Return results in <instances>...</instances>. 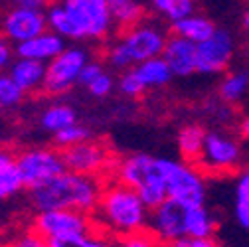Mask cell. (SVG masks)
I'll return each mask as SVG.
<instances>
[{
    "mask_svg": "<svg viewBox=\"0 0 249 247\" xmlns=\"http://www.w3.org/2000/svg\"><path fill=\"white\" fill-rule=\"evenodd\" d=\"M48 30L64 40L103 42L113 32L109 0H66L48 4Z\"/></svg>",
    "mask_w": 249,
    "mask_h": 247,
    "instance_id": "obj_1",
    "label": "cell"
},
{
    "mask_svg": "<svg viewBox=\"0 0 249 247\" xmlns=\"http://www.w3.org/2000/svg\"><path fill=\"white\" fill-rule=\"evenodd\" d=\"M148 215L150 210L135 190L109 178L93 212V222L99 231L113 239H121L148 229Z\"/></svg>",
    "mask_w": 249,
    "mask_h": 247,
    "instance_id": "obj_2",
    "label": "cell"
},
{
    "mask_svg": "<svg viewBox=\"0 0 249 247\" xmlns=\"http://www.w3.org/2000/svg\"><path fill=\"white\" fill-rule=\"evenodd\" d=\"M105 184L107 178L64 172L50 184H46L44 188L30 192V202H32L36 213L53 210H71L93 215L105 190Z\"/></svg>",
    "mask_w": 249,
    "mask_h": 247,
    "instance_id": "obj_3",
    "label": "cell"
},
{
    "mask_svg": "<svg viewBox=\"0 0 249 247\" xmlns=\"http://www.w3.org/2000/svg\"><path fill=\"white\" fill-rule=\"evenodd\" d=\"M168 34H164L159 26L150 22H142L137 28H131L127 32H121L117 42H113L107 52L105 59L113 70L129 71L139 64H144L148 59L162 57Z\"/></svg>",
    "mask_w": 249,
    "mask_h": 247,
    "instance_id": "obj_4",
    "label": "cell"
},
{
    "mask_svg": "<svg viewBox=\"0 0 249 247\" xmlns=\"http://www.w3.org/2000/svg\"><path fill=\"white\" fill-rule=\"evenodd\" d=\"M109 178L135 190L148 210L159 208L164 200H168L166 184L159 170V162L146 152H135L115 160Z\"/></svg>",
    "mask_w": 249,
    "mask_h": 247,
    "instance_id": "obj_5",
    "label": "cell"
},
{
    "mask_svg": "<svg viewBox=\"0 0 249 247\" xmlns=\"http://www.w3.org/2000/svg\"><path fill=\"white\" fill-rule=\"evenodd\" d=\"M159 170L166 184V194L170 200L186 206H206V182L198 166L174 159H157Z\"/></svg>",
    "mask_w": 249,
    "mask_h": 247,
    "instance_id": "obj_6",
    "label": "cell"
},
{
    "mask_svg": "<svg viewBox=\"0 0 249 247\" xmlns=\"http://www.w3.org/2000/svg\"><path fill=\"white\" fill-rule=\"evenodd\" d=\"M16 162H18L24 190H30V192L44 188L46 184H50L57 176L68 172L64 159H61V150L52 146L24 148L22 152L16 154Z\"/></svg>",
    "mask_w": 249,
    "mask_h": 247,
    "instance_id": "obj_7",
    "label": "cell"
},
{
    "mask_svg": "<svg viewBox=\"0 0 249 247\" xmlns=\"http://www.w3.org/2000/svg\"><path fill=\"white\" fill-rule=\"evenodd\" d=\"M30 228L38 231L48 241L83 237V235L97 231L93 215H87L81 212H71V210L38 212L32 218V226Z\"/></svg>",
    "mask_w": 249,
    "mask_h": 247,
    "instance_id": "obj_8",
    "label": "cell"
},
{
    "mask_svg": "<svg viewBox=\"0 0 249 247\" xmlns=\"http://www.w3.org/2000/svg\"><path fill=\"white\" fill-rule=\"evenodd\" d=\"M91 61V55L81 46L66 48L64 53H59L53 61L48 64L44 91L50 95H61L75 83H79V75L83 68Z\"/></svg>",
    "mask_w": 249,
    "mask_h": 247,
    "instance_id": "obj_9",
    "label": "cell"
},
{
    "mask_svg": "<svg viewBox=\"0 0 249 247\" xmlns=\"http://www.w3.org/2000/svg\"><path fill=\"white\" fill-rule=\"evenodd\" d=\"M61 159L68 168V172L85 174V176H99L107 178L113 170V157L109 148L99 141H85L71 148L61 150Z\"/></svg>",
    "mask_w": 249,
    "mask_h": 247,
    "instance_id": "obj_10",
    "label": "cell"
},
{
    "mask_svg": "<svg viewBox=\"0 0 249 247\" xmlns=\"http://www.w3.org/2000/svg\"><path fill=\"white\" fill-rule=\"evenodd\" d=\"M241 160V146L237 139L222 131H210L204 141L202 159L198 162L200 170L206 172H230Z\"/></svg>",
    "mask_w": 249,
    "mask_h": 247,
    "instance_id": "obj_11",
    "label": "cell"
},
{
    "mask_svg": "<svg viewBox=\"0 0 249 247\" xmlns=\"http://www.w3.org/2000/svg\"><path fill=\"white\" fill-rule=\"evenodd\" d=\"M48 10V8H46ZM46 10H34V8H24L20 4L12 6L4 18H2V36L10 44H24L32 40L48 30V18Z\"/></svg>",
    "mask_w": 249,
    "mask_h": 247,
    "instance_id": "obj_12",
    "label": "cell"
},
{
    "mask_svg": "<svg viewBox=\"0 0 249 247\" xmlns=\"http://www.w3.org/2000/svg\"><path fill=\"white\" fill-rule=\"evenodd\" d=\"M235 53V40L224 28L215 32L202 44H198V73L215 75L222 73Z\"/></svg>",
    "mask_w": 249,
    "mask_h": 247,
    "instance_id": "obj_13",
    "label": "cell"
},
{
    "mask_svg": "<svg viewBox=\"0 0 249 247\" xmlns=\"http://www.w3.org/2000/svg\"><path fill=\"white\" fill-rule=\"evenodd\" d=\"M148 231L154 237H159L164 245L186 237V206L170 198L164 200L159 208L150 210Z\"/></svg>",
    "mask_w": 249,
    "mask_h": 247,
    "instance_id": "obj_14",
    "label": "cell"
},
{
    "mask_svg": "<svg viewBox=\"0 0 249 247\" xmlns=\"http://www.w3.org/2000/svg\"><path fill=\"white\" fill-rule=\"evenodd\" d=\"M162 59L174 77H190L198 73V46L174 34H168Z\"/></svg>",
    "mask_w": 249,
    "mask_h": 247,
    "instance_id": "obj_15",
    "label": "cell"
},
{
    "mask_svg": "<svg viewBox=\"0 0 249 247\" xmlns=\"http://www.w3.org/2000/svg\"><path fill=\"white\" fill-rule=\"evenodd\" d=\"M66 40L59 38L57 34L50 32V30H46L44 34L28 40L24 44H18L14 48L18 59H32V61H40V64H50V61H53L59 53L66 52Z\"/></svg>",
    "mask_w": 249,
    "mask_h": 247,
    "instance_id": "obj_16",
    "label": "cell"
},
{
    "mask_svg": "<svg viewBox=\"0 0 249 247\" xmlns=\"http://www.w3.org/2000/svg\"><path fill=\"white\" fill-rule=\"evenodd\" d=\"M46 71H48V66L40 64V61L16 59L10 66L8 75L12 77V81L24 91V95H26V93H36V91L44 89Z\"/></svg>",
    "mask_w": 249,
    "mask_h": 247,
    "instance_id": "obj_17",
    "label": "cell"
},
{
    "mask_svg": "<svg viewBox=\"0 0 249 247\" xmlns=\"http://www.w3.org/2000/svg\"><path fill=\"white\" fill-rule=\"evenodd\" d=\"M206 135H208V131L202 125H198V123H188V125H184L178 131L176 144H178V152L184 162L198 166V162L202 159Z\"/></svg>",
    "mask_w": 249,
    "mask_h": 247,
    "instance_id": "obj_18",
    "label": "cell"
},
{
    "mask_svg": "<svg viewBox=\"0 0 249 247\" xmlns=\"http://www.w3.org/2000/svg\"><path fill=\"white\" fill-rule=\"evenodd\" d=\"M24 190L20 178L16 152L10 148H0V202L10 200Z\"/></svg>",
    "mask_w": 249,
    "mask_h": 247,
    "instance_id": "obj_19",
    "label": "cell"
},
{
    "mask_svg": "<svg viewBox=\"0 0 249 247\" xmlns=\"http://www.w3.org/2000/svg\"><path fill=\"white\" fill-rule=\"evenodd\" d=\"M109 12L113 24L127 32L131 28H137L146 18V4L137 2V0H109Z\"/></svg>",
    "mask_w": 249,
    "mask_h": 247,
    "instance_id": "obj_20",
    "label": "cell"
},
{
    "mask_svg": "<svg viewBox=\"0 0 249 247\" xmlns=\"http://www.w3.org/2000/svg\"><path fill=\"white\" fill-rule=\"evenodd\" d=\"M170 30H172L174 36L184 38V40H188V42H192V44L198 46V44L206 42L217 28H215V24H213L210 18H206L204 14H192V16H188V18H184V20L172 24Z\"/></svg>",
    "mask_w": 249,
    "mask_h": 247,
    "instance_id": "obj_21",
    "label": "cell"
},
{
    "mask_svg": "<svg viewBox=\"0 0 249 247\" xmlns=\"http://www.w3.org/2000/svg\"><path fill=\"white\" fill-rule=\"evenodd\" d=\"M215 228H217V222L206 206L186 208V237L208 239V237H213Z\"/></svg>",
    "mask_w": 249,
    "mask_h": 247,
    "instance_id": "obj_22",
    "label": "cell"
},
{
    "mask_svg": "<svg viewBox=\"0 0 249 247\" xmlns=\"http://www.w3.org/2000/svg\"><path fill=\"white\" fill-rule=\"evenodd\" d=\"M137 79L141 81V85L146 89H157V87H164L170 83V79L174 77L170 68L166 66V61L162 57L157 59H148L144 64H139L133 68Z\"/></svg>",
    "mask_w": 249,
    "mask_h": 247,
    "instance_id": "obj_23",
    "label": "cell"
},
{
    "mask_svg": "<svg viewBox=\"0 0 249 247\" xmlns=\"http://www.w3.org/2000/svg\"><path fill=\"white\" fill-rule=\"evenodd\" d=\"M40 123H42V127L50 133H59V131H64L71 125H77V113L71 105L68 103H55L52 107H48L42 117H40Z\"/></svg>",
    "mask_w": 249,
    "mask_h": 247,
    "instance_id": "obj_24",
    "label": "cell"
},
{
    "mask_svg": "<svg viewBox=\"0 0 249 247\" xmlns=\"http://www.w3.org/2000/svg\"><path fill=\"white\" fill-rule=\"evenodd\" d=\"M247 93H249V70L231 71L220 83V97L230 105L239 103Z\"/></svg>",
    "mask_w": 249,
    "mask_h": 247,
    "instance_id": "obj_25",
    "label": "cell"
},
{
    "mask_svg": "<svg viewBox=\"0 0 249 247\" xmlns=\"http://www.w3.org/2000/svg\"><path fill=\"white\" fill-rule=\"evenodd\" d=\"M148 8L168 20L170 26L196 14V2H192V0H154L148 4Z\"/></svg>",
    "mask_w": 249,
    "mask_h": 247,
    "instance_id": "obj_26",
    "label": "cell"
},
{
    "mask_svg": "<svg viewBox=\"0 0 249 247\" xmlns=\"http://www.w3.org/2000/svg\"><path fill=\"white\" fill-rule=\"evenodd\" d=\"M235 222L249 231V166L239 174L235 184Z\"/></svg>",
    "mask_w": 249,
    "mask_h": 247,
    "instance_id": "obj_27",
    "label": "cell"
},
{
    "mask_svg": "<svg viewBox=\"0 0 249 247\" xmlns=\"http://www.w3.org/2000/svg\"><path fill=\"white\" fill-rule=\"evenodd\" d=\"M52 247H117V239L109 237L103 231H93L83 237H71V239H55L50 241Z\"/></svg>",
    "mask_w": 249,
    "mask_h": 247,
    "instance_id": "obj_28",
    "label": "cell"
},
{
    "mask_svg": "<svg viewBox=\"0 0 249 247\" xmlns=\"http://www.w3.org/2000/svg\"><path fill=\"white\" fill-rule=\"evenodd\" d=\"M85 141H91V133H89L87 127L79 125V123H77V125H71V127H68V129H64V131H59V133L53 135V146H55L57 150L71 148V146L81 144V142H85Z\"/></svg>",
    "mask_w": 249,
    "mask_h": 247,
    "instance_id": "obj_29",
    "label": "cell"
},
{
    "mask_svg": "<svg viewBox=\"0 0 249 247\" xmlns=\"http://www.w3.org/2000/svg\"><path fill=\"white\" fill-rule=\"evenodd\" d=\"M24 99V91L12 81L8 73H0V105L2 107H16Z\"/></svg>",
    "mask_w": 249,
    "mask_h": 247,
    "instance_id": "obj_30",
    "label": "cell"
},
{
    "mask_svg": "<svg viewBox=\"0 0 249 247\" xmlns=\"http://www.w3.org/2000/svg\"><path fill=\"white\" fill-rule=\"evenodd\" d=\"M0 247H52V245L38 231H34L32 228H28V229L12 235L4 243H0Z\"/></svg>",
    "mask_w": 249,
    "mask_h": 247,
    "instance_id": "obj_31",
    "label": "cell"
},
{
    "mask_svg": "<svg viewBox=\"0 0 249 247\" xmlns=\"http://www.w3.org/2000/svg\"><path fill=\"white\" fill-rule=\"evenodd\" d=\"M117 247H166V245L159 237H154L148 229H144V231L117 239Z\"/></svg>",
    "mask_w": 249,
    "mask_h": 247,
    "instance_id": "obj_32",
    "label": "cell"
},
{
    "mask_svg": "<svg viewBox=\"0 0 249 247\" xmlns=\"http://www.w3.org/2000/svg\"><path fill=\"white\" fill-rule=\"evenodd\" d=\"M117 87H119V91H121L123 95H127L131 99H137V97H141L144 93V87L141 85V81L137 79V75H135L133 70L121 73V77L117 81Z\"/></svg>",
    "mask_w": 249,
    "mask_h": 247,
    "instance_id": "obj_33",
    "label": "cell"
},
{
    "mask_svg": "<svg viewBox=\"0 0 249 247\" xmlns=\"http://www.w3.org/2000/svg\"><path fill=\"white\" fill-rule=\"evenodd\" d=\"M89 93L93 95V97H99V99H103V97H107V95H111V91L115 89V79H113V75L111 73H107V71H103L95 81H93L89 87Z\"/></svg>",
    "mask_w": 249,
    "mask_h": 247,
    "instance_id": "obj_34",
    "label": "cell"
},
{
    "mask_svg": "<svg viewBox=\"0 0 249 247\" xmlns=\"http://www.w3.org/2000/svg\"><path fill=\"white\" fill-rule=\"evenodd\" d=\"M105 70H103V66L99 64V61H89V64L83 68V71H81V75H79V83L81 85H85V87H89L93 81H95L101 73H103Z\"/></svg>",
    "mask_w": 249,
    "mask_h": 247,
    "instance_id": "obj_35",
    "label": "cell"
},
{
    "mask_svg": "<svg viewBox=\"0 0 249 247\" xmlns=\"http://www.w3.org/2000/svg\"><path fill=\"white\" fill-rule=\"evenodd\" d=\"M166 247H222L217 243V239L208 237V239H190V237H182L178 241L168 243Z\"/></svg>",
    "mask_w": 249,
    "mask_h": 247,
    "instance_id": "obj_36",
    "label": "cell"
},
{
    "mask_svg": "<svg viewBox=\"0 0 249 247\" xmlns=\"http://www.w3.org/2000/svg\"><path fill=\"white\" fill-rule=\"evenodd\" d=\"M10 59H12V46L2 34H0V71L10 66Z\"/></svg>",
    "mask_w": 249,
    "mask_h": 247,
    "instance_id": "obj_37",
    "label": "cell"
},
{
    "mask_svg": "<svg viewBox=\"0 0 249 247\" xmlns=\"http://www.w3.org/2000/svg\"><path fill=\"white\" fill-rule=\"evenodd\" d=\"M18 4L24 8H34V10H46L48 8V4L42 2V0H20Z\"/></svg>",
    "mask_w": 249,
    "mask_h": 247,
    "instance_id": "obj_38",
    "label": "cell"
},
{
    "mask_svg": "<svg viewBox=\"0 0 249 247\" xmlns=\"http://www.w3.org/2000/svg\"><path fill=\"white\" fill-rule=\"evenodd\" d=\"M239 133H241L243 139L249 141V117H245V119L239 123Z\"/></svg>",
    "mask_w": 249,
    "mask_h": 247,
    "instance_id": "obj_39",
    "label": "cell"
},
{
    "mask_svg": "<svg viewBox=\"0 0 249 247\" xmlns=\"http://www.w3.org/2000/svg\"><path fill=\"white\" fill-rule=\"evenodd\" d=\"M241 24H243V30L249 34V6L243 10V16H241Z\"/></svg>",
    "mask_w": 249,
    "mask_h": 247,
    "instance_id": "obj_40",
    "label": "cell"
},
{
    "mask_svg": "<svg viewBox=\"0 0 249 247\" xmlns=\"http://www.w3.org/2000/svg\"><path fill=\"white\" fill-rule=\"evenodd\" d=\"M2 109H4V107H2V105H0V115H2Z\"/></svg>",
    "mask_w": 249,
    "mask_h": 247,
    "instance_id": "obj_41",
    "label": "cell"
},
{
    "mask_svg": "<svg viewBox=\"0 0 249 247\" xmlns=\"http://www.w3.org/2000/svg\"><path fill=\"white\" fill-rule=\"evenodd\" d=\"M247 247H249V245H247Z\"/></svg>",
    "mask_w": 249,
    "mask_h": 247,
    "instance_id": "obj_42",
    "label": "cell"
}]
</instances>
